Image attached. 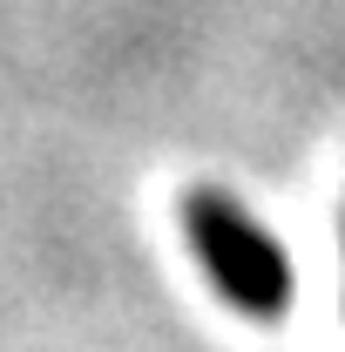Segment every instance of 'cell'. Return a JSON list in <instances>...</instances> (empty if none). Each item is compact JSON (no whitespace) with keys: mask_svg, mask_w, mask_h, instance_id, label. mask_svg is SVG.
I'll return each mask as SVG.
<instances>
[{"mask_svg":"<svg viewBox=\"0 0 345 352\" xmlns=\"http://www.w3.org/2000/svg\"><path fill=\"white\" fill-rule=\"evenodd\" d=\"M183 230H190V251L210 271V285L244 311V318H285L291 292H298L291 258H285V244H278L237 197H223V190H190V197H183Z\"/></svg>","mask_w":345,"mask_h":352,"instance_id":"1","label":"cell"}]
</instances>
